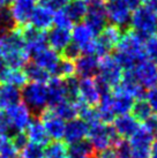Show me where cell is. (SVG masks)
Returning <instances> with one entry per match:
<instances>
[{"instance_id":"44","label":"cell","mask_w":157,"mask_h":158,"mask_svg":"<svg viewBox=\"0 0 157 158\" xmlns=\"http://www.w3.org/2000/svg\"><path fill=\"white\" fill-rule=\"evenodd\" d=\"M62 58H66V59H70V60H73L75 61L80 56H81V50L78 45L74 44L70 42V44L66 46V48L62 51Z\"/></svg>"},{"instance_id":"47","label":"cell","mask_w":157,"mask_h":158,"mask_svg":"<svg viewBox=\"0 0 157 158\" xmlns=\"http://www.w3.org/2000/svg\"><path fill=\"white\" fill-rule=\"evenodd\" d=\"M146 101L149 104L151 111L157 114V85L149 89V91L146 94Z\"/></svg>"},{"instance_id":"18","label":"cell","mask_w":157,"mask_h":158,"mask_svg":"<svg viewBox=\"0 0 157 158\" xmlns=\"http://www.w3.org/2000/svg\"><path fill=\"white\" fill-rule=\"evenodd\" d=\"M30 53L27 51L26 48H5L2 61L5 66L8 68L23 69L28 62H30Z\"/></svg>"},{"instance_id":"21","label":"cell","mask_w":157,"mask_h":158,"mask_svg":"<svg viewBox=\"0 0 157 158\" xmlns=\"http://www.w3.org/2000/svg\"><path fill=\"white\" fill-rule=\"evenodd\" d=\"M53 13L51 9L45 7L43 5H36L30 16L29 24L42 31L50 30L53 24Z\"/></svg>"},{"instance_id":"28","label":"cell","mask_w":157,"mask_h":158,"mask_svg":"<svg viewBox=\"0 0 157 158\" xmlns=\"http://www.w3.org/2000/svg\"><path fill=\"white\" fill-rule=\"evenodd\" d=\"M20 101H21L20 89L4 83L0 85V111H4L8 106Z\"/></svg>"},{"instance_id":"4","label":"cell","mask_w":157,"mask_h":158,"mask_svg":"<svg viewBox=\"0 0 157 158\" xmlns=\"http://www.w3.org/2000/svg\"><path fill=\"white\" fill-rule=\"evenodd\" d=\"M21 99L31 111H40L48 106V87L45 83L29 82L21 91Z\"/></svg>"},{"instance_id":"9","label":"cell","mask_w":157,"mask_h":158,"mask_svg":"<svg viewBox=\"0 0 157 158\" xmlns=\"http://www.w3.org/2000/svg\"><path fill=\"white\" fill-rule=\"evenodd\" d=\"M39 120L43 123L45 131L53 141H60L64 137L66 121L59 118L52 111L51 107L46 106L45 109L39 112Z\"/></svg>"},{"instance_id":"2","label":"cell","mask_w":157,"mask_h":158,"mask_svg":"<svg viewBox=\"0 0 157 158\" xmlns=\"http://www.w3.org/2000/svg\"><path fill=\"white\" fill-rule=\"evenodd\" d=\"M129 27L131 30L143 40L157 36V10L148 5L140 6L133 10Z\"/></svg>"},{"instance_id":"41","label":"cell","mask_w":157,"mask_h":158,"mask_svg":"<svg viewBox=\"0 0 157 158\" xmlns=\"http://www.w3.org/2000/svg\"><path fill=\"white\" fill-rule=\"evenodd\" d=\"M15 24H14L11 13L8 8H1L0 9V34H6L9 30H12Z\"/></svg>"},{"instance_id":"45","label":"cell","mask_w":157,"mask_h":158,"mask_svg":"<svg viewBox=\"0 0 157 158\" xmlns=\"http://www.w3.org/2000/svg\"><path fill=\"white\" fill-rule=\"evenodd\" d=\"M9 137H11V141H12V143L14 144V147H15L19 151L29 142L28 139H27L26 134H24V132H16V133H14L12 136H9Z\"/></svg>"},{"instance_id":"12","label":"cell","mask_w":157,"mask_h":158,"mask_svg":"<svg viewBox=\"0 0 157 158\" xmlns=\"http://www.w3.org/2000/svg\"><path fill=\"white\" fill-rule=\"evenodd\" d=\"M38 0H13L8 8L15 27H23L30 21L32 10Z\"/></svg>"},{"instance_id":"26","label":"cell","mask_w":157,"mask_h":158,"mask_svg":"<svg viewBox=\"0 0 157 158\" xmlns=\"http://www.w3.org/2000/svg\"><path fill=\"white\" fill-rule=\"evenodd\" d=\"M70 36H72V43L76 44L81 50L95 40L96 35L84 22H78L75 23V26H73V29L70 31Z\"/></svg>"},{"instance_id":"19","label":"cell","mask_w":157,"mask_h":158,"mask_svg":"<svg viewBox=\"0 0 157 158\" xmlns=\"http://www.w3.org/2000/svg\"><path fill=\"white\" fill-rule=\"evenodd\" d=\"M70 42H72V36L70 29L54 27L46 32V44L49 48H51L57 52H62Z\"/></svg>"},{"instance_id":"6","label":"cell","mask_w":157,"mask_h":158,"mask_svg":"<svg viewBox=\"0 0 157 158\" xmlns=\"http://www.w3.org/2000/svg\"><path fill=\"white\" fill-rule=\"evenodd\" d=\"M122 68L119 66L113 56L105 54L98 58L97 73L100 79H103L112 89L118 87L122 79Z\"/></svg>"},{"instance_id":"20","label":"cell","mask_w":157,"mask_h":158,"mask_svg":"<svg viewBox=\"0 0 157 158\" xmlns=\"http://www.w3.org/2000/svg\"><path fill=\"white\" fill-rule=\"evenodd\" d=\"M49 96V107L59 104L60 102L68 99L67 98V90H66L65 80L59 76H51L46 83Z\"/></svg>"},{"instance_id":"27","label":"cell","mask_w":157,"mask_h":158,"mask_svg":"<svg viewBox=\"0 0 157 158\" xmlns=\"http://www.w3.org/2000/svg\"><path fill=\"white\" fill-rule=\"evenodd\" d=\"M62 9L73 23L81 22L87 15V0H68V2Z\"/></svg>"},{"instance_id":"30","label":"cell","mask_w":157,"mask_h":158,"mask_svg":"<svg viewBox=\"0 0 157 158\" xmlns=\"http://www.w3.org/2000/svg\"><path fill=\"white\" fill-rule=\"evenodd\" d=\"M1 82L4 84H8V85H13L15 88H23L27 83H28V79L27 75L23 69H16V68H8L6 67L4 72Z\"/></svg>"},{"instance_id":"32","label":"cell","mask_w":157,"mask_h":158,"mask_svg":"<svg viewBox=\"0 0 157 158\" xmlns=\"http://www.w3.org/2000/svg\"><path fill=\"white\" fill-rule=\"evenodd\" d=\"M23 70L26 73L28 81H30V82L46 84L50 77H51V74L49 72L40 68L34 62H28L26 66L23 67Z\"/></svg>"},{"instance_id":"43","label":"cell","mask_w":157,"mask_h":158,"mask_svg":"<svg viewBox=\"0 0 157 158\" xmlns=\"http://www.w3.org/2000/svg\"><path fill=\"white\" fill-rule=\"evenodd\" d=\"M19 154H20V151L14 147V144L11 141V137L8 136L0 147V155L8 158H16Z\"/></svg>"},{"instance_id":"51","label":"cell","mask_w":157,"mask_h":158,"mask_svg":"<svg viewBox=\"0 0 157 158\" xmlns=\"http://www.w3.org/2000/svg\"><path fill=\"white\" fill-rule=\"evenodd\" d=\"M150 158H157V139H154L150 145Z\"/></svg>"},{"instance_id":"5","label":"cell","mask_w":157,"mask_h":158,"mask_svg":"<svg viewBox=\"0 0 157 158\" xmlns=\"http://www.w3.org/2000/svg\"><path fill=\"white\" fill-rule=\"evenodd\" d=\"M87 5L88 10L84 23L95 35H98L108 24L106 0H87Z\"/></svg>"},{"instance_id":"55","label":"cell","mask_w":157,"mask_h":158,"mask_svg":"<svg viewBox=\"0 0 157 158\" xmlns=\"http://www.w3.org/2000/svg\"><path fill=\"white\" fill-rule=\"evenodd\" d=\"M90 158H100V156H97V155H94V156H92V157H90Z\"/></svg>"},{"instance_id":"42","label":"cell","mask_w":157,"mask_h":158,"mask_svg":"<svg viewBox=\"0 0 157 158\" xmlns=\"http://www.w3.org/2000/svg\"><path fill=\"white\" fill-rule=\"evenodd\" d=\"M65 80L66 90H67V98L70 101H78V80L76 76H72Z\"/></svg>"},{"instance_id":"13","label":"cell","mask_w":157,"mask_h":158,"mask_svg":"<svg viewBox=\"0 0 157 158\" xmlns=\"http://www.w3.org/2000/svg\"><path fill=\"white\" fill-rule=\"evenodd\" d=\"M22 38L24 40L27 51L31 54L48 46L46 44V31H42L36 29L31 24H26L20 27Z\"/></svg>"},{"instance_id":"16","label":"cell","mask_w":157,"mask_h":158,"mask_svg":"<svg viewBox=\"0 0 157 158\" xmlns=\"http://www.w3.org/2000/svg\"><path fill=\"white\" fill-rule=\"evenodd\" d=\"M88 135V123L82 119L75 118L66 123L64 137L66 144H74L78 142L86 140Z\"/></svg>"},{"instance_id":"11","label":"cell","mask_w":157,"mask_h":158,"mask_svg":"<svg viewBox=\"0 0 157 158\" xmlns=\"http://www.w3.org/2000/svg\"><path fill=\"white\" fill-rule=\"evenodd\" d=\"M135 79L144 89L157 85V65L148 59H143L132 68Z\"/></svg>"},{"instance_id":"38","label":"cell","mask_w":157,"mask_h":158,"mask_svg":"<svg viewBox=\"0 0 157 158\" xmlns=\"http://www.w3.org/2000/svg\"><path fill=\"white\" fill-rule=\"evenodd\" d=\"M116 158H132V147L126 139H119L112 147Z\"/></svg>"},{"instance_id":"15","label":"cell","mask_w":157,"mask_h":158,"mask_svg":"<svg viewBox=\"0 0 157 158\" xmlns=\"http://www.w3.org/2000/svg\"><path fill=\"white\" fill-rule=\"evenodd\" d=\"M78 99L91 107L100 104V95L94 77L78 80Z\"/></svg>"},{"instance_id":"54","label":"cell","mask_w":157,"mask_h":158,"mask_svg":"<svg viewBox=\"0 0 157 158\" xmlns=\"http://www.w3.org/2000/svg\"><path fill=\"white\" fill-rule=\"evenodd\" d=\"M5 69H6V66H5L4 61L0 60V82H1V79H2V75H4Z\"/></svg>"},{"instance_id":"33","label":"cell","mask_w":157,"mask_h":158,"mask_svg":"<svg viewBox=\"0 0 157 158\" xmlns=\"http://www.w3.org/2000/svg\"><path fill=\"white\" fill-rule=\"evenodd\" d=\"M94 155L95 151L87 140L70 144V148H67V158H90Z\"/></svg>"},{"instance_id":"1","label":"cell","mask_w":157,"mask_h":158,"mask_svg":"<svg viewBox=\"0 0 157 158\" xmlns=\"http://www.w3.org/2000/svg\"><path fill=\"white\" fill-rule=\"evenodd\" d=\"M113 57L122 69L129 70L141 60L146 59L144 40L131 29L122 32Z\"/></svg>"},{"instance_id":"23","label":"cell","mask_w":157,"mask_h":158,"mask_svg":"<svg viewBox=\"0 0 157 158\" xmlns=\"http://www.w3.org/2000/svg\"><path fill=\"white\" fill-rule=\"evenodd\" d=\"M24 134L29 142L39 144L42 147H46L51 142V139L45 131L43 123L37 118H34L31 120V123L28 125V127L24 131Z\"/></svg>"},{"instance_id":"22","label":"cell","mask_w":157,"mask_h":158,"mask_svg":"<svg viewBox=\"0 0 157 158\" xmlns=\"http://www.w3.org/2000/svg\"><path fill=\"white\" fill-rule=\"evenodd\" d=\"M134 101L135 99L133 97H131L119 87H116L111 91V105L116 115L129 113L133 107Z\"/></svg>"},{"instance_id":"46","label":"cell","mask_w":157,"mask_h":158,"mask_svg":"<svg viewBox=\"0 0 157 158\" xmlns=\"http://www.w3.org/2000/svg\"><path fill=\"white\" fill-rule=\"evenodd\" d=\"M39 1H40V5L48 7L52 12L62 9L66 6V4L68 2V0H39Z\"/></svg>"},{"instance_id":"40","label":"cell","mask_w":157,"mask_h":158,"mask_svg":"<svg viewBox=\"0 0 157 158\" xmlns=\"http://www.w3.org/2000/svg\"><path fill=\"white\" fill-rule=\"evenodd\" d=\"M53 24L57 28H62V29H70L73 27V22L70 20L65 13L64 9H59L53 13Z\"/></svg>"},{"instance_id":"25","label":"cell","mask_w":157,"mask_h":158,"mask_svg":"<svg viewBox=\"0 0 157 158\" xmlns=\"http://www.w3.org/2000/svg\"><path fill=\"white\" fill-rule=\"evenodd\" d=\"M118 87L122 89L131 97H133L135 101L136 99H143L146 97V89L138 82V80L135 79L132 69L126 70V73L122 74L121 82Z\"/></svg>"},{"instance_id":"36","label":"cell","mask_w":157,"mask_h":158,"mask_svg":"<svg viewBox=\"0 0 157 158\" xmlns=\"http://www.w3.org/2000/svg\"><path fill=\"white\" fill-rule=\"evenodd\" d=\"M54 76H59L61 79H68L72 76H75V64L73 60L61 58L58 64L57 70Z\"/></svg>"},{"instance_id":"48","label":"cell","mask_w":157,"mask_h":158,"mask_svg":"<svg viewBox=\"0 0 157 158\" xmlns=\"http://www.w3.org/2000/svg\"><path fill=\"white\" fill-rule=\"evenodd\" d=\"M13 132L12 127H11V123H9L8 119L6 117L4 111H0V134L2 135H8Z\"/></svg>"},{"instance_id":"56","label":"cell","mask_w":157,"mask_h":158,"mask_svg":"<svg viewBox=\"0 0 157 158\" xmlns=\"http://www.w3.org/2000/svg\"><path fill=\"white\" fill-rule=\"evenodd\" d=\"M12 1H13V0H6V2H7V4H11Z\"/></svg>"},{"instance_id":"29","label":"cell","mask_w":157,"mask_h":158,"mask_svg":"<svg viewBox=\"0 0 157 158\" xmlns=\"http://www.w3.org/2000/svg\"><path fill=\"white\" fill-rule=\"evenodd\" d=\"M51 109L64 121H70L78 118V101L66 99L60 102L57 105L52 106Z\"/></svg>"},{"instance_id":"39","label":"cell","mask_w":157,"mask_h":158,"mask_svg":"<svg viewBox=\"0 0 157 158\" xmlns=\"http://www.w3.org/2000/svg\"><path fill=\"white\" fill-rule=\"evenodd\" d=\"M144 54L148 60L157 65V36L144 40Z\"/></svg>"},{"instance_id":"8","label":"cell","mask_w":157,"mask_h":158,"mask_svg":"<svg viewBox=\"0 0 157 158\" xmlns=\"http://www.w3.org/2000/svg\"><path fill=\"white\" fill-rule=\"evenodd\" d=\"M121 36V28L114 26V24H106L105 28L98 34V37L96 38V57L100 58L105 56V54H109L110 51L117 46Z\"/></svg>"},{"instance_id":"10","label":"cell","mask_w":157,"mask_h":158,"mask_svg":"<svg viewBox=\"0 0 157 158\" xmlns=\"http://www.w3.org/2000/svg\"><path fill=\"white\" fill-rule=\"evenodd\" d=\"M106 16L108 21H111V24L124 28L129 26L132 10L127 7L124 0H108Z\"/></svg>"},{"instance_id":"3","label":"cell","mask_w":157,"mask_h":158,"mask_svg":"<svg viewBox=\"0 0 157 158\" xmlns=\"http://www.w3.org/2000/svg\"><path fill=\"white\" fill-rule=\"evenodd\" d=\"M89 143L91 144L95 152H102L106 149L112 148L113 144L120 137L117 135L112 126L97 121L88 125V135Z\"/></svg>"},{"instance_id":"37","label":"cell","mask_w":157,"mask_h":158,"mask_svg":"<svg viewBox=\"0 0 157 158\" xmlns=\"http://www.w3.org/2000/svg\"><path fill=\"white\" fill-rule=\"evenodd\" d=\"M21 158H44V147L36 143L28 142L20 150Z\"/></svg>"},{"instance_id":"17","label":"cell","mask_w":157,"mask_h":158,"mask_svg":"<svg viewBox=\"0 0 157 158\" xmlns=\"http://www.w3.org/2000/svg\"><path fill=\"white\" fill-rule=\"evenodd\" d=\"M112 123V127L120 139H129L140 127V123L129 113L116 115Z\"/></svg>"},{"instance_id":"53","label":"cell","mask_w":157,"mask_h":158,"mask_svg":"<svg viewBox=\"0 0 157 158\" xmlns=\"http://www.w3.org/2000/svg\"><path fill=\"white\" fill-rule=\"evenodd\" d=\"M143 1L146 2V5H148L151 8L157 10V0H143Z\"/></svg>"},{"instance_id":"14","label":"cell","mask_w":157,"mask_h":158,"mask_svg":"<svg viewBox=\"0 0 157 158\" xmlns=\"http://www.w3.org/2000/svg\"><path fill=\"white\" fill-rule=\"evenodd\" d=\"M31 58H32L34 64H36L37 66H39L40 68H43L46 72H49L50 74L53 75L56 74L58 64L61 59L59 53L49 46H45L42 50L31 54Z\"/></svg>"},{"instance_id":"34","label":"cell","mask_w":157,"mask_h":158,"mask_svg":"<svg viewBox=\"0 0 157 158\" xmlns=\"http://www.w3.org/2000/svg\"><path fill=\"white\" fill-rule=\"evenodd\" d=\"M67 145L61 141L50 142L44 147V158H67Z\"/></svg>"},{"instance_id":"49","label":"cell","mask_w":157,"mask_h":158,"mask_svg":"<svg viewBox=\"0 0 157 158\" xmlns=\"http://www.w3.org/2000/svg\"><path fill=\"white\" fill-rule=\"evenodd\" d=\"M144 126L153 133L154 136H157V114H155V113L151 114V115L144 121Z\"/></svg>"},{"instance_id":"24","label":"cell","mask_w":157,"mask_h":158,"mask_svg":"<svg viewBox=\"0 0 157 158\" xmlns=\"http://www.w3.org/2000/svg\"><path fill=\"white\" fill-rule=\"evenodd\" d=\"M75 74L80 77H92L97 73L98 67V58L91 54H81L74 61Z\"/></svg>"},{"instance_id":"35","label":"cell","mask_w":157,"mask_h":158,"mask_svg":"<svg viewBox=\"0 0 157 158\" xmlns=\"http://www.w3.org/2000/svg\"><path fill=\"white\" fill-rule=\"evenodd\" d=\"M132 115L138 120V121H146L147 119L153 114V111L150 109L149 104L146 99H136L132 107Z\"/></svg>"},{"instance_id":"7","label":"cell","mask_w":157,"mask_h":158,"mask_svg":"<svg viewBox=\"0 0 157 158\" xmlns=\"http://www.w3.org/2000/svg\"><path fill=\"white\" fill-rule=\"evenodd\" d=\"M4 112L11 123L12 131L15 133L24 132L28 125L34 119L32 111L21 101L8 106L7 109H5Z\"/></svg>"},{"instance_id":"52","label":"cell","mask_w":157,"mask_h":158,"mask_svg":"<svg viewBox=\"0 0 157 158\" xmlns=\"http://www.w3.org/2000/svg\"><path fill=\"white\" fill-rule=\"evenodd\" d=\"M5 52V38L4 34H0V59L2 58Z\"/></svg>"},{"instance_id":"31","label":"cell","mask_w":157,"mask_h":158,"mask_svg":"<svg viewBox=\"0 0 157 158\" xmlns=\"http://www.w3.org/2000/svg\"><path fill=\"white\" fill-rule=\"evenodd\" d=\"M155 136L146 126H140L136 132L129 137V144L131 147H138V148H150Z\"/></svg>"},{"instance_id":"50","label":"cell","mask_w":157,"mask_h":158,"mask_svg":"<svg viewBox=\"0 0 157 158\" xmlns=\"http://www.w3.org/2000/svg\"><path fill=\"white\" fill-rule=\"evenodd\" d=\"M124 2H125L127 7L133 12V10H135L136 8H139L140 6H142L143 0H124Z\"/></svg>"},{"instance_id":"57","label":"cell","mask_w":157,"mask_h":158,"mask_svg":"<svg viewBox=\"0 0 157 158\" xmlns=\"http://www.w3.org/2000/svg\"><path fill=\"white\" fill-rule=\"evenodd\" d=\"M0 158H8V157H5V156H2V155H0Z\"/></svg>"}]
</instances>
